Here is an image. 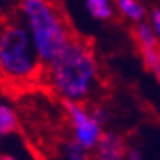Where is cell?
Listing matches in <instances>:
<instances>
[{
  "label": "cell",
  "mask_w": 160,
  "mask_h": 160,
  "mask_svg": "<svg viewBox=\"0 0 160 160\" xmlns=\"http://www.w3.org/2000/svg\"><path fill=\"white\" fill-rule=\"evenodd\" d=\"M51 90L64 102L83 104L99 80V64L88 42L74 37L61 55L43 69Z\"/></svg>",
  "instance_id": "cell-1"
},
{
  "label": "cell",
  "mask_w": 160,
  "mask_h": 160,
  "mask_svg": "<svg viewBox=\"0 0 160 160\" xmlns=\"http://www.w3.org/2000/svg\"><path fill=\"white\" fill-rule=\"evenodd\" d=\"M66 112L69 117V125H71V133L72 139L82 146L83 149L91 152L96 148L102 136V127L96 122L93 115L90 114V109L85 104L78 102H64Z\"/></svg>",
  "instance_id": "cell-4"
},
{
  "label": "cell",
  "mask_w": 160,
  "mask_h": 160,
  "mask_svg": "<svg viewBox=\"0 0 160 160\" xmlns=\"http://www.w3.org/2000/svg\"><path fill=\"white\" fill-rule=\"evenodd\" d=\"M0 160H16V158H13L11 155H0Z\"/></svg>",
  "instance_id": "cell-14"
},
{
  "label": "cell",
  "mask_w": 160,
  "mask_h": 160,
  "mask_svg": "<svg viewBox=\"0 0 160 160\" xmlns=\"http://www.w3.org/2000/svg\"><path fill=\"white\" fill-rule=\"evenodd\" d=\"M151 21H152V29L155 32V37L160 42V8H154L151 11Z\"/></svg>",
  "instance_id": "cell-12"
},
{
  "label": "cell",
  "mask_w": 160,
  "mask_h": 160,
  "mask_svg": "<svg viewBox=\"0 0 160 160\" xmlns=\"http://www.w3.org/2000/svg\"><path fill=\"white\" fill-rule=\"evenodd\" d=\"M18 128V115L8 104H0V138L11 135Z\"/></svg>",
  "instance_id": "cell-9"
},
{
  "label": "cell",
  "mask_w": 160,
  "mask_h": 160,
  "mask_svg": "<svg viewBox=\"0 0 160 160\" xmlns=\"http://www.w3.org/2000/svg\"><path fill=\"white\" fill-rule=\"evenodd\" d=\"M128 144L125 138L114 131H104L96 148L93 149V160H125Z\"/></svg>",
  "instance_id": "cell-5"
},
{
  "label": "cell",
  "mask_w": 160,
  "mask_h": 160,
  "mask_svg": "<svg viewBox=\"0 0 160 160\" xmlns=\"http://www.w3.org/2000/svg\"><path fill=\"white\" fill-rule=\"evenodd\" d=\"M61 160H90V152L78 146L72 138L66 139L61 148Z\"/></svg>",
  "instance_id": "cell-10"
},
{
  "label": "cell",
  "mask_w": 160,
  "mask_h": 160,
  "mask_svg": "<svg viewBox=\"0 0 160 160\" xmlns=\"http://www.w3.org/2000/svg\"><path fill=\"white\" fill-rule=\"evenodd\" d=\"M115 7H117V11L125 19L133 21L135 24L142 22L146 18V8L141 3L135 2V0H118L115 3Z\"/></svg>",
  "instance_id": "cell-7"
},
{
  "label": "cell",
  "mask_w": 160,
  "mask_h": 160,
  "mask_svg": "<svg viewBox=\"0 0 160 160\" xmlns=\"http://www.w3.org/2000/svg\"><path fill=\"white\" fill-rule=\"evenodd\" d=\"M24 22L13 21L0 29V72L18 82H28L42 71Z\"/></svg>",
  "instance_id": "cell-3"
},
{
  "label": "cell",
  "mask_w": 160,
  "mask_h": 160,
  "mask_svg": "<svg viewBox=\"0 0 160 160\" xmlns=\"http://www.w3.org/2000/svg\"><path fill=\"white\" fill-rule=\"evenodd\" d=\"M133 34V38L138 45V48H152V47H158L160 42L155 37V32L152 29V26L148 24V22H139V24H135V28L131 31Z\"/></svg>",
  "instance_id": "cell-6"
},
{
  "label": "cell",
  "mask_w": 160,
  "mask_h": 160,
  "mask_svg": "<svg viewBox=\"0 0 160 160\" xmlns=\"http://www.w3.org/2000/svg\"><path fill=\"white\" fill-rule=\"evenodd\" d=\"M125 160H144V157H142V154H141V151L138 148H135V146H128Z\"/></svg>",
  "instance_id": "cell-13"
},
{
  "label": "cell",
  "mask_w": 160,
  "mask_h": 160,
  "mask_svg": "<svg viewBox=\"0 0 160 160\" xmlns=\"http://www.w3.org/2000/svg\"><path fill=\"white\" fill-rule=\"evenodd\" d=\"M22 22L28 29L35 55L45 69L74 40L64 13L47 0H24L19 5Z\"/></svg>",
  "instance_id": "cell-2"
},
{
  "label": "cell",
  "mask_w": 160,
  "mask_h": 160,
  "mask_svg": "<svg viewBox=\"0 0 160 160\" xmlns=\"http://www.w3.org/2000/svg\"><path fill=\"white\" fill-rule=\"evenodd\" d=\"M88 109H90V114L93 115V118H95L101 127H104L106 123L109 122V111L106 109L102 104H96V106L88 108Z\"/></svg>",
  "instance_id": "cell-11"
},
{
  "label": "cell",
  "mask_w": 160,
  "mask_h": 160,
  "mask_svg": "<svg viewBox=\"0 0 160 160\" xmlns=\"http://www.w3.org/2000/svg\"><path fill=\"white\" fill-rule=\"evenodd\" d=\"M85 8L88 11V15L91 18H95L98 21H109L114 16V5L109 0H87Z\"/></svg>",
  "instance_id": "cell-8"
}]
</instances>
